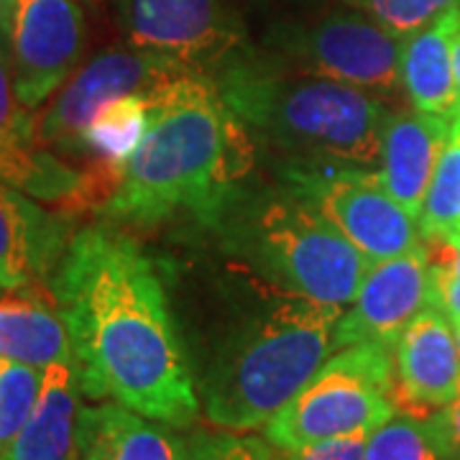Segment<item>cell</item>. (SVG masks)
<instances>
[{
  "instance_id": "cell-1",
  "label": "cell",
  "mask_w": 460,
  "mask_h": 460,
  "mask_svg": "<svg viewBox=\"0 0 460 460\" xmlns=\"http://www.w3.org/2000/svg\"><path fill=\"white\" fill-rule=\"evenodd\" d=\"M49 289L87 399L108 396L177 429L198 420L199 396L164 284L131 235L115 223L75 230Z\"/></svg>"
},
{
  "instance_id": "cell-2",
  "label": "cell",
  "mask_w": 460,
  "mask_h": 460,
  "mask_svg": "<svg viewBox=\"0 0 460 460\" xmlns=\"http://www.w3.org/2000/svg\"><path fill=\"white\" fill-rule=\"evenodd\" d=\"M256 138L228 108L213 77L187 72L148 95V126L126 159L100 217L154 226L192 215L215 228L248 190Z\"/></svg>"
},
{
  "instance_id": "cell-3",
  "label": "cell",
  "mask_w": 460,
  "mask_h": 460,
  "mask_svg": "<svg viewBox=\"0 0 460 460\" xmlns=\"http://www.w3.org/2000/svg\"><path fill=\"white\" fill-rule=\"evenodd\" d=\"M215 83L256 144L284 154V162L378 169L392 111L374 93L289 72L261 51Z\"/></svg>"
},
{
  "instance_id": "cell-4",
  "label": "cell",
  "mask_w": 460,
  "mask_h": 460,
  "mask_svg": "<svg viewBox=\"0 0 460 460\" xmlns=\"http://www.w3.org/2000/svg\"><path fill=\"white\" fill-rule=\"evenodd\" d=\"M345 307L310 296H271L215 350L202 378V411L217 429L263 428L338 350Z\"/></svg>"
},
{
  "instance_id": "cell-5",
  "label": "cell",
  "mask_w": 460,
  "mask_h": 460,
  "mask_svg": "<svg viewBox=\"0 0 460 460\" xmlns=\"http://www.w3.org/2000/svg\"><path fill=\"white\" fill-rule=\"evenodd\" d=\"M226 246L279 292L348 307L368 261L363 253L287 184L248 187L217 220Z\"/></svg>"
},
{
  "instance_id": "cell-6",
  "label": "cell",
  "mask_w": 460,
  "mask_h": 460,
  "mask_svg": "<svg viewBox=\"0 0 460 460\" xmlns=\"http://www.w3.org/2000/svg\"><path fill=\"white\" fill-rule=\"evenodd\" d=\"M396 407L394 348L353 343L338 348L292 402L266 425L263 438L277 450L374 432Z\"/></svg>"
},
{
  "instance_id": "cell-7",
  "label": "cell",
  "mask_w": 460,
  "mask_h": 460,
  "mask_svg": "<svg viewBox=\"0 0 460 460\" xmlns=\"http://www.w3.org/2000/svg\"><path fill=\"white\" fill-rule=\"evenodd\" d=\"M266 57L289 72L350 84L378 98L402 90V39L361 11H338L310 23H279Z\"/></svg>"
},
{
  "instance_id": "cell-8",
  "label": "cell",
  "mask_w": 460,
  "mask_h": 460,
  "mask_svg": "<svg viewBox=\"0 0 460 460\" xmlns=\"http://www.w3.org/2000/svg\"><path fill=\"white\" fill-rule=\"evenodd\" d=\"M279 177L281 184L310 199L368 263L425 246L417 217L381 187L376 169L284 162Z\"/></svg>"
},
{
  "instance_id": "cell-9",
  "label": "cell",
  "mask_w": 460,
  "mask_h": 460,
  "mask_svg": "<svg viewBox=\"0 0 460 460\" xmlns=\"http://www.w3.org/2000/svg\"><path fill=\"white\" fill-rule=\"evenodd\" d=\"M115 18L128 47L172 57L213 80L256 51L228 0H115Z\"/></svg>"
},
{
  "instance_id": "cell-10",
  "label": "cell",
  "mask_w": 460,
  "mask_h": 460,
  "mask_svg": "<svg viewBox=\"0 0 460 460\" xmlns=\"http://www.w3.org/2000/svg\"><path fill=\"white\" fill-rule=\"evenodd\" d=\"M187 72L195 69L156 51L136 47L100 51L57 90L47 111L36 115V136L41 146L72 159L80 136L100 108L126 95L154 93Z\"/></svg>"
},
{
  "instance_id": "cell-11",
  "label": "cell",
  "mask_w": 460,
  "mask_h": 460,
  "mask_svg": "<svg viewBox=\"0 0 460 460\" xmlns=\"http://www.w3.org/2000/svg\"><path fill=\"white\" fill-rule=\"evenodd\" d=\"M87 44L77 0H16L8 59L18 100L36 108L80 69Z\"/></svg>"
},
{
  "instance_id": "cell-12",
  "label": "cell",
  "mask_w": 460,
  "mask_h": 460,
  "mask_svg": "<svg viewBox=\"0 0 460 460\" xmlns=\"http://www.w3.org/2000/svg\"><path fill=\"white\" fill-rule=\"evenodd\" d=\"M435 305V271L428 243L386 261L368 263L356 299L335 325V345L384 343L394 348L402 330Z\"/></svg>"
},
{
  "instance_id": "cell-13",
  "label": "cell",
  "mask_w": 460,
  "mask_h": 460,
  "mask_svg": "<svg viewBox=\"0 0 460 460\" xmlns=\"http://www.w3.org/2000/svg\"><path fill=\"white\" fill-rule=\"evenodd\" d=\"M396 407L429 417L460 394V350L453 320L429 305L394 345Z\"/></svg>"
},
{
  "instance_id": "cell-14",
  "label": "cell",
  "mask_w": 460,
  "mask_h": 460,
  "mask_svg": "<svg viewBox=\"0 0 460 460\" xmlns=\"http://www.w3.org/2000/svg\"><path fill=\"white\" fill-rule=\"evenodd\" d=\"M0 180L29 198L62 208L80 187L83 172L41 146L36 115L16 95L8 49L0 44Z\"/></svg>"
},
{
  "instance_id": "cell-15",
  "label": "cell",
  "mask_w": 460,
  "mask_h": 460,
  "mask_svg": "<svg viewBox=\"0 0 460 460\" xmlns=\"http://www.w3.org/2000/svg\"><path fill=\"white\" fill-rule=\"evenodd\" d=\"M75 230L69 215L44 210L0 180V289L49 284Z\"/></svg>"
},
{
  "instance_id": "cell-16",
  "label": "cell",
  "mask_w": 460,
  "mask_h": 460,
  "mask_svg": "<svg viewBox=\"0 0 460 460\" xmlns=\"http://www.w3.org/2000/svg\"><path fill=\"white\" fill-rule=\"evenodd\" d=\"M450 120L420 111H392L378 159V181L414 217H420L429 181L443 156Z\"/></svg>"
},
{
  "instance_id": "cell-17",
  "label": "cell",
  "mask_w": 460,
  "mask_h": 460,
  "mask_svg": "<svg viewBox=\"0 0 460 460\" xmlns=\"http://www.w3.org/2000/svg\"><path fill=\"white\" fill-rule=\"evenodd\" d=\"M83 396L75 363H54L44 368L36 407L16 438L0 450V460L77 458Z\"/></svg>"
},
{
  "instance_id": "cell-18",
  "label": "cell",
  "mask_w": 460,
  "mask_h": 460,
  "mask_svg": "<svg viewBox=\"0 0 460 460\" xmlns=\"http://www.w3.org/2000/svg\"><path fill=\"white\" fill-rule=\"evenodd\" d=\"M458 31L460 5L402 39V90L414 111L445 120L460 113V90L453 69V39Z\"/></svg>"
},
{
  "instance_id": "cell-19",
  "label": "cell",
  "mask_w": 460,
  "mask_h": 460,
  "mask_svg": "<svg viewBox=\"0 0 460 460\" xmlns=\"http://www.w3.org/2000/svg\"><path fill=\"white\" fill-rule=\"evenodd\" d=\"M0 358L41 371L75 361L69 330L49 284H31L0 296Z\"/></svg>"
},
{
  "instance_id": "cell-20",
  "label": "cell",
  "mask_w": 460,
  "mask_h": 460,
  "mask_svg": "<svg viewBox=\"0 0 460 460\" xmlns=\"http://www.w3.org/2000/svg\"><path fill=\"white\" fill-rule=\"evenodd\" d=\"M174 429L118 402L83 407L80 417V438L105 460H187V440Z\"/></svg>"
},
{
  "instance_id": "cell-21",
  "label": "cell",
  "mask_w": 460,
  "mask_h": 460,
  "mask_svg": "<svg viewBox=\"0 0 460 460\" xmlns=\"http://www.w3.org/2000/svg\"><path fill=\"white\" fill-rule=\"evenodd\" d=\"M148 95L151 93L126 95L100 108L80 136L72 159L84 166L98 164L123 172L126 159L138 146L148 126Z\"/></svg>"
},
{
  "instance_id": "cell-22",
  "label": "cell",
  "mask_w": 460,
  "mask_h": 460,
  "mask_svg": "<svg viewBox=\"0 0 460 460\" xmlns=\"http://www.w3.org/2000/svg\"><path fill=\"white\" fill-rule=\"evenodd\" d=\"M417 223L429 246L460 243V113L450 120L443 156L432 174Z\"/></svg>"
},
{
  "instance_id": "cell-23",
  "label": "cell",
  "mask_w": 460,
  "mask_h": 460,
  "mask_svg": "<svg viewBox=\"0 0 460 460\" xmlns=\"http://www.w3.org/2000/svg\"><path fill=\"white\" fill-rule=\"evenodd\" d=\"M363 460H458L443 443L429 417L396 410L366 443Z\"/></svg>"
},
{
  "instance_id": "cell-24",
  "label": "cell",
  "mask_w": 460,
  "mask_h": 460,
  "mask_svg": "<svg viewBox=\"0 0 460 460\" xmlns=\"http://www.w3.org/2000/svg\"><path fill=\"white\" fill-rule=\"evenodd\" d=\"M44 371L26 363L0 358V450L29 420L41 392Z\"/></svg>"
},
{
  "instance_id": "cell-25",
  "label": "cell",
  "mask_w": 460,
  "mask_h": 460,
  "mask_svg": "<svg viewBox=\"0 0 460 460\" xmlns=\"http://www.w3.org/2000/svg\"><path fill=\"white\" fill-rule=\"evenodd\" d=\"M350 8L378 21L384 29L407 39L414 31L429 26L432 21L458 8L460 0H345Z\"/></svg>"
},
{
  "instance_id": "cell-26",
  "label": "cell",
  "mask_w": 460,
  "mask_h": 460,
  "mask_svg": "<svg viewBox=\"0 0 460 460\" xmlns=\"http://www.w3.org/2000/svg\"><path fill=\"white\" fill-rule=\"evenodd\" d=\"M187 460H279L266 438L246 432H198L187 440Z\"/></svg>"
},
{
  "instance_id": "cell-27",
  "label": "cell",
  "mask_w": 460,
  "mask_h": 460,
  "mask_svg": "<svg viewBox=\"0 0 460 460\" xmlns=\"http://www.w3.org/2000/svg\"><path fill=\"white\" fill-rule=\"evenodd\" d=\"M371 432H353L332 440H320V443L295 447V450H277L279 460H363L366 456V443Z\"/></svg>"
},
{
  "instance_id": "cell-28",
  "label": "cell",
  "mask_w": 460,
  "mask_h": 460,
  "mask_svg": "<svg viewBox=\"0 0 460 460\" xmlns=\"http://www.w3.org/2000/svg\"><path fill=\"white\" fill-rule=\"evenodd\" d=\"M432 271H435V305L443 307L450 320H460V277L438 261H432Z\"/></svg>"
},
{
  "instance_id": "cell-29",
  "label": "cell",
  "mask_w": 460,
  "mask_h": 460,
  "mask_svg": "<svg viewBox=\"0 0 460 460\" xmlns=\"http://www.w3.org/2000/svg\"><path fill=\"white\" fill-rule=\"evenodd\" d=\"M429 422L435 425L438 435L443 438V443L450 447V453L460 460V394L447 407L432 411Z\"/></svg>"
},
{
  "instance_id": "cell-30",
  "label": "cell",
  "mask_w": 460,
  "mask_h": 460,
  "mask_svg": "<svg viewBox=\"0 0 460 460\" xmlns=\"http://www.w3.org/2000/svg\"><path fill=\"white\" fill-rule=\"evenodd\" d=\"M429 256H432V261L443 263L460 277V243H456V246H432Z\"/></svg>"
},
{
  "instance_id": "cell-31",
  "label": "cell",
  "mask_w": 460,
  "mask_h": 460,
  "mask_svg": "<svg viewBox=\"0 0 460 460\" xmlns=\"http://www.w3.org/2000/svg\"><path fill=\"white\" fill-rule=\"evenodd\" d=\"M16 11V0H0V44L8 49V39H11V21Z\"/></svg>"
},
{
  "instance_id": "cell-32",
  "label": "cell",
  "mask_w": 460,
  "mask_h": 460,
  "mask_svg": "<svg viewBox=\"0 0 460 460\" xmlns=\"http://www.w3.org/2000/svg\"><path fill=\"white\" fill-rule=\"evenodd\" d=\"M75 460H105V458H102V453H100L95 445L87 443V440L80 438V447H77V458Z\"/></svg>"
},
{
  "instance_id": "cell-33",
  "label": "cell",
  "mask_w": 460,
  "mask_h": 460,
  "mask_svg": "<svg viewBox=\"0 0 460 460\" xmlns=\"http://www.w3.org/2000/svg\"><path fill=\"white\" fill-rule=\"evenodd\" d=\"M453 69H456V83L460 90V31L453 39Z\"/></svg>"
},
{
  "instance_id": "cell-34",
  "label": "cell",
  "mask_w": 460,
  "mask_h": 460,
  "mask_svg": "<svg viewBox=\"0 0 460 460\" xmlns=\"http://www.w3.org/2000/svg\"><path fill=\"white\" fill-rule=\"evenodd\" d=\"M453 328H456V338H458V350H460V320H453Z\"/></svg>"
}]
</instances>
